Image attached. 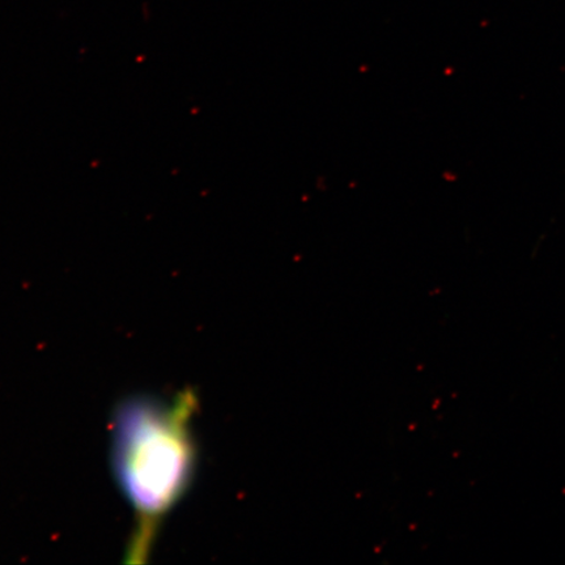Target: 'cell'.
Segmentation results:
<instances>
[{"label":"cell","instance_id":"1","mask_svg":"<svg viewBox=\"0 0 565 565\" xmlns=\"http://www.w3.org/2000/svg\"><path fill=\"white\" fill-rule=\"evenodd\" d=\"M196 408L195 394L182 391L169 399L131 395L113 413L111 470L137 521L126 553L129 563L147 561L162 521L193 482Z\"/></svg>","mask_w":565,"mask_h":565}]
</instances>
